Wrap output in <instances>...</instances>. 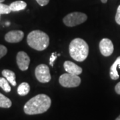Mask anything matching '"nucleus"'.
<instances>
[{"label": "nucleus", "mask_w": 120, "mask_h": 120, "mask_svg": "<svg viewBox=\"0 0 120 120\" xmlns=\"http://www.w3.org/2000/svg\"><path fill=\"white\" fill-rule=\"evenodd\" d=\"M119 66H120V56L116 59V61L113 64L110 68L109 75H110V77L113 80H116L120 77V75L117 71V68Z\"/></svg>", "instance_id": "obj_11"}, {"label": "nucleus", "mask_w": 120, "mask_h": 120, "mask_svg": "<svg viewBox=\"0 0 120 120\" xmlns=\"http://www.w3.org/2000/svg\"><path fill=\"white\" fill-rule=\"evenodd\" d=\"M9 82L4 77H0V87L7 93L11 91V87L9 86Z\"/></svg>", "instance_id": "obj_16"}, {"label": "nucleus", "mask_w": 120, "mask_h": 120, "mask_svg": "<svg viewBox=\"0 0 120 120\" xmlns=\"http://www.w3.org/2000/svg\"><path fill=\"white\" fill-rule=\"evenodd\" d=\"M99 50L103 56H110L113 52V44L112 41L107 38H103L99 43Z\"/></svg>", "instance_id": "obj_7"}, {"label": "nucleus", "mask_w": 120, "mask_h": 120, "mask_svg": "<svg viewBox=\"0 0 120 120\" xmlns=\"http://www.w3.org/2000/svg\"><path fill=\"white\" fill-rule=\"evenodd\" d=\"M71 57L77 61H83L89 54V46L86 41L81 38L73 39L69 47Z\"/></svg>", "instance_id": "obj_2"}, {"label": "nucleus", "mask_w": 120, "mask_h": 120, "mask_svg": "<svg viewBox=\"0 0 120 120\" xmlns=\"http://www.w3.org/2000/svg\"><path fill=\"white\" fill-rule=\"evenodd\" d=\"M64 67L65 70L69 73L79 75L82 73V68L70 61H65Z\"/></svg>", "instance_id": "obj_10"}, {"label": "nucleus", "mask_w": 120, "mask_h": 120, "mask_svg": "<svg viewBox=\"0 0 120 120\" xmlns=\"http://www.w3.org/2000/svg\"><path fill=\"white\" fill-rule=\"evenodd\" d=\"M59 82L61 86L65 87H75L81 83V79L77 75L67 73L60 76Z\"/></svg>", "instance_id": "obj_5"}, {"label": "nucleus", "mask_w": 120, "mask_h": 120, "mask_svg": "<svg viewBox=\"0 0 120 120\" xmlns=\"http://www.w3.org/2000/svg\"><path fill=\"white\" fill-rule=\"evenodd\" d=\"M0 15H1V14H0Z\"/></svg>", "instance_id": "obj_27"}, {"label": "nucleus", "mask_w": 120, "mask_h": 120, "mask_svg": "<svg viewBox=\"0 0 120 120\" xmlns=\"http://www.w3.org/2000/svg\"><path fill=\"white\" fill-rule=\"evenodd\" d=\"M11 11L9 5L0 3V14H8Z\"/></svg>", "instance_id": "obj_17"}, {"label": "nucleus", "mask_w": 120, "mask_h": 120, "mask_svg": "<svg viewBox=\"0 0 120 120\" xmlns=\"http://www.w3.org/2000/svg\"><path fill=\"white\" fill-rule=\"evenodd\" d=\"M30 91V85L26 83V82H23L17 88V94L19 95L24 96L28 94V93Z\"/></svg>", "instance_id": "obj_14"}, {"label": "nucleus", "mask_w": 120, "mask_h": 120, "mask_svg": "<svg viewBox=\"0 0 120 120\" xmlns=\"http://www.w3.org/2000/svg\"><path fill=\"white\" fill-rule=\"evenodd\" d=\"M101 1L102 3H103V4H105L107 1V0H101Z\"/></svg>", "instance_id": "obj_23"}, {"label": "nucleus", "mask_w": 120, "mask_h": 120, "mask_svg": "<svg viewBox=\"0 0 120 120\" xmlns=\"http://www.w3.org/2000/svg\"><path fill=\"white\" fill-rule=\"evenodd\" d=\"M116 22L117 24L120 25V5L118 6L116 15Z\"/></svg>", "instance_id": "obj_20"}, {"label": "nucleus", "mask_w": 120, "mask_h": 120, "mask_svg": "<svg viewBox=\"0 0 120 120\" xmlns=\"http://www.w3.org/2000/svg\"><path fill=\"white\" fill-rule=\"evenodd\" d=\"M115 90H116V92L117 94L120 95V82H119L115 87Z\"/></svg>", "instance_id": "obj_22"}, {"label": "nucleus", "mask_w": 120, "mask_h": 120, "mask_svg": "<svg viewBox=\"0 0 120 120\" xmlns=\"http://www.w3.org/2000/svg\"><path fill=\"white\" fill-rule=\"evenodd\" d=\"M116 120H120V116H118V117L116 118Z\"/></svg>", "instance_id": "obj_24"}, {"label": "nucleus", "mask_w": 120, "mask_h": 120, "mask_svg": "<svg viewBox=\"0 0 120 120\" xmlns=\"http://www.w3.org/2000/svg\"><path fill=\"white\" fill-rule=\"evenodd\" d=\"M59 56H60V54L57 53L56 52H54L52 54V56L50 57V59H49V64H50V65H52V67L53 66V63H54L55 60Z\"/></svg>", "instance_id": "obj_18"}, {"label": "nucleus", "mask_w": 120, "mask_h": 120, "mask_svg": "<svg viewBox=\"0 0 120 120\" xmlns=\"http://www.w3.org/2000/svg\"><path fill=\"white\" fill-rule=\"evenodd\" d=\"M6 25H7V26H9V22H7Z\"/></svg>", "instance_id": "obj_26"}, {"label": "nucleus", "mask_w": 120, "mask_h": 120, "mask_svg": "<svg viewBox=\"0 0 120 120\" xmlns=\"http://www.w3.org/2000/svg\"><path fill=\"white\" fill-rule=\"evenodd\" d=\"M5 0H0V3H2L3 1H4Z\"/></svg>", "instance_id": "obj_25"}, {"label": "nucleus", "mask_w": 120, "mask_h": 120, "mask_svg": "<svg viewBox=\"0 0 120 120\" xmlns=\"http://www.w3.org/2000/svg\"><path fill=\"white\" fill-rule=\"evenodd\" d=\"M27 42L31 48L38 51H43L48 47L49 38L45 32L39 30H34L28 34Z\"/></svg>", "instance_id": "obj_3"}, {"label": "nucleus", "mask_w": 120, "mask_h": 120, "mask_svg": "<svg viewBox=\"0 0 120 120\" xmlns=\"http://www.w3.org/2000/svg\"><path fill=\"white\" fill-rule=\"evenodd\" d=\"M24 37V33L20 30H13L9 31L5 35V39L9 43H18Z\"/></svg>", "instance_id": "obj_9"}, {"label": "nucleus", "mask_w": 120, "mask_h": 120, "mask_svg": "<svg viewBox=\"0 0 120 120\" xmlns=\"http://www.w3.org/2000/svg\"><path fill=\"white\" fill-rule=\"evenodd\" d=\"M16 60L17 65L22 71H26L28 69L30 63V58L26 52H18Z\"/></svg>", "instance_id": "obj_8"}, {"label": "nucleus", "mask_w": 120, "mask_h": 120, "mask_svg": "<svg viewBox=\"0 0 120 120\" xmlns=\"http://www.w3.org/2000/svg\"><path fill=\"white\" fill-rule=\"evenodd\" d=\"M51 99L47 95H37L25 104L23 111L27 115L41 114L47 112L51 106Z\"/></svg>", "instance_id": "obj_1"}, {"label": "nucleus", "mask_w": 120, "mask_h": 120, "mask_svg": "<svg viewBox=\"0 0 120 120\" xmlns=\"http://www.w3.org/2000/svg\"><path fill=\"white\" fill-rule=\"evenodd\" d=\"M36 1L38 3V4L41 6H45L49 3V0H36Z\"/></svg>", "instance_id": "obj_21"}, {"label": "nucleus", "mask_w": 120, "mask_h": 120, "mask_svg": "<svg viewBox=\"0 0 120 120\" xmlns=\"http://www.w3.org/2000/svg\"><path fill=\"white\" fill-rule=\"evenodd\" d=\"M8 52V49L3 45H0V59L6 55Z\"/></svg>", "instance_id": "obj_19"}, {"label": "nucleus", "mask_w": 120, "mask_h": 120, "mask_svg": "<svg viewBox=\"0 0 120 120\" xmlns=\"http://www.w3.org/2000/svg\"><path fill=\"white\" fill-rule=\"evenodd\" d=\"M2 75L6 78V79L13 86H16V80H15V73L9 69H4L2 71Z\"/></svg>", "instance_id": "obj_12"}, {"label": "nucleus", "mask_w": 120, "mask_h": 120, "mask_svg": "<svg viewBox=\"0 0 120 120\" xmlns=\"http://www.w3.org/2000/svg\"><path fill=\"white\" fill-rule=\"evenodd\" d=\"M87 19L86 14L81 12H73L69 13L64 17L63 22L65 26L68 27H73L82 24Z\"/></svg>", "instance_id": "obj_4"}, {"label": "nucleus", "mask_w": 120, "mask_h": 120, "mask_svg": "<svg viewBox=\"0 0 120 120\" xmlns=\"http://www.w3.org/2000/svg\"><path fill=\"white\" fill-rule=\"evenodd\" d=\"M35 75L37 79L41 83H47L52 78L49 67L45 64L38 65L35 70Z\"/></svg>", "instance_id": "obj_6"}, {"label": "nucleus", "mask_w": 120, "mask_h": 120, "mask_svg": "<svg viewBox=\"0 0 120 120\" xmlns=\"http://www.w3.org/2000/svg\"><path fill=\"white\" fill-rule=\"evenodd\" d=\"M11 101L4 95L0 93V107L2 108H9L11 106Z\"/></svg>", "instance_id": "obj_15"}, {"label": "nucleus", "mask_w": 120, "mask_h": 120, "mask_svg": "<svg viewBox=\"0 0 120 120\" xmlns=\"http://www.w3.org/2000/svg\"><path fill=\"white\" fill-rule=\"evenodd\" d=\"M11 11H18L23 10L27 7V4L23 1H16L9 5Z\"/></svg>", "instance_id": "obj_13"}]
</instances>
